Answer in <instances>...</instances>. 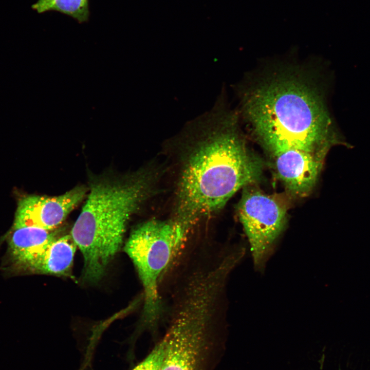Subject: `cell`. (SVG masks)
<instances>
[{"instance_id": "cell-1", "label": "cell", "mask_w": 370, "mask_h": 370, "mask_svg": "<svg viewBox=\"0 0 370 370\" xmlns=\"http://www.w3.org/2000/svg\"><path fill=\"white\" fill-rule=\"evenodd\" d=\"M238 119L223 90L211 109L186 124L181 138L188 153L178 184L176 218L194 226L221 209L239 189L258 181L262 163L246 146Z\"/></svg>"}, {"instance_id": "cell-2", "label": "cell", "mask_w": 370, "mask_h": 370, "mask_svg": "<svg viewBox=\"0 0 370 370\" xmlns=\"http://www.w3.org/2000/svg\"><path fill=\"white\" fill-rule=\"evenodd\" d=\"M321 95L300 73H274L242 92V112L272 156L289 149L324 155L334 123Z\"/></svg>"}, {"instance_id": "cell-3", "label": "cell", "mask_w": 370, "mask_h": 370, "mask_svg": "<svg viewBox=\"0 0 370 370\" xmlns=\"http://www.w3.org/2000/svg\"><path fill=\"white\" fill-rule=\"evenodd\" d=\"M152 179L139 172L91 183L70 234L82 254L86 281L103 276L121 247L129 219L150 193Z\"/></svg>"}, {"instance_id": "cell-4", "label": "cell", "mask_w": 370, "mask_h": 370, "mask_svg": "<svg viewBox=\"0 0 370 370\" xmlns=\"http://www.w3.org/2000/svg\"><path fill=\"white\" fill-rule=\"evenodd\" d=\"M193 226L177 218L151 219L137 226L125 245L143 290L142 325L156 328L161 321L163 280L188 244Z\"/></svg>"}, {"instance_id": "cell-5", "label": "cell", "mask_w": 370, "mask_h": 370, "mask_svg": "<svg viewBox=\"0 0 370 370\" xmlns=\"http://www.w3.org/2000/svg\"><path fill=\"white\" fill-rule=\"evenodd\" d=\"M163 316L168 326L160 370H199L212 331L222 322L220 310L206 299L185 297L171 302Z\"/></svg>"}, {"instance_id": "cell-6", "label": "cell", "mask_w": 370, "mask_h": 370, "mask_svg": "<svg viewBox=\"0 0 370 370\" xmlns=\"http://www.w3.org/2000/svg\"><path fill=\"white\" fill-rule=\"evenodd\" d=\"M251 184L243 188L238 215L247 236L256 269L263 270L287 219L285 206Z\"/></svg>"}, {"instance_id": "cell-7", "label": "cell", "mask_w": 370, "mask_h": 370, "mask_svg": "<svg viewBox=\"0 0 370 370\" xmlns=\"http://www.w3.org/2000/svg\"><path fill=\"white\" fill-rule=\"evenodd\" d=\"M86 192L81 186L58 196L22 198L17 204L13 229L35 227L54 230L82 201Z\"/></svg>"}, {"instance_id": "cell-8", "label": "cell", "mask_w": 370, "mask_h": 370, "mask_svg": "<svg viewBox=\"0 0 370 370\" xmlns=\"http://www.w3.org/2000/svg\"><path fill=\"white\" fill-rule=\"evenodd\" d=\"M315 153L289 149L272 156L279 179L292 195L307 196L315 186L323 156Z\"/></svg>"}, {"instance_id": "cell-9", "label": "cell", "mask_w": 370, "mask_h": 370, "mask_svg": "<svg viewBox=\"0 0 370 370\" xmlns=\"http://www.w3.org/2000/svg\"><path fill=\"white\" fill-rule=\"evenodd\" d=\"M77 247L70 234L58 235L23 270L36 273L67 275L72 267Z\"/></svg>"}, {"instance_id": "cell-10", "label": "cell", "mask_w": 370, "mask_h": 370, "mask_svg": "<svg viewBox=\"0 0 370 370\" xmlns=\"http://www.w3.org/2000/svg\"><path fill=\"white\" fill-rule=\"evenodd\" d=\"M8 240V252L16 267L23 269L45 246L58 235L54 230L35 227L13 229Z\"/></svg>"}, {"instance_id": "cell-11", "label": "cell", "mask_w": 370, "mask_h": 370, "mask_svg": "<svg viewBox=\"0 0 370 370\" xmlns=\"http://www.w3.org/2000/svg\"><path fill=\"white\" fill-rule=\"evenodd\" d=\"M31 8L38 13L58 11L71 16L79 23L87 22L89 16V0H38Z\"/></svg>"}, {"instance_id": "cell-12", "label": "cell", "mask_w": 370, "mask_h": 370, "mask_svg": "<svg viewBox=\"0 0 370 370\" xmlns=\"http://www.w3.org/2000/svg\"><path fill=\"white\" fill-rule=\"evenodd\" d=\"M164 352V344L161 340L149 355L132 370H160Z\"/></svg>"}]
</instances>
